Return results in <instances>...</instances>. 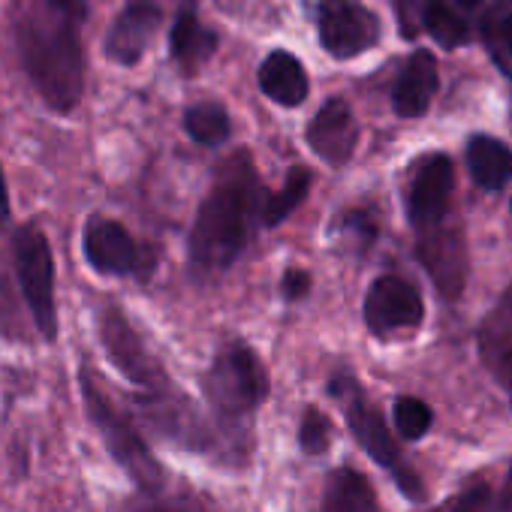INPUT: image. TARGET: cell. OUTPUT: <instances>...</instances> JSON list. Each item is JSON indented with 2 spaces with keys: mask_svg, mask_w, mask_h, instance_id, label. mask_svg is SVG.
I'll list each match as a JSON object with an SVG mask.
<instances>
[{
  "mask_svg": "<svg viewBox=\"0 0 512 512\" xmlns=\"http://www.w3.org/2000/svg\"><path fill=\"white\" fill-rule=\"evenodd\" d=\"M260 178L247 151H235L214 175L196 208L187 238V269L199 284L220 281L247 250L253 226H260Z\"/></svg>",
  "mask_w": 512,
  "mask_h": 512,
  "instance_id": "6da1fadb",
  "label": "cell"
},
{
  "mask_svg": "<svg viewBox=\"0 0 512 512\" xmlns=\"http://www.w3.org/2000/svg\"><path fill=\"white\" fill-rule=\"evenodd\" d=\"M85 16V0H25L16 16V40L25 70L43 103L58 115H70L82 103Z\"/></svg>",
  "mask_w": 512,
  "mask_h": 512,
  "instance_id": "7a4b0ae2",
  "label": "cell"
},
{
  "mask_svg": "<svg viewBox=\"0 0 512 512\" xmlns=\"http://www.w3.org/2000/svg\"><path fill=\"white\" fill-rule=\"evenodd\" d=\"M199 392L211 422L214 458L223 464H247L253 452L256 413L272 395L266 362L247 341H226L199 374Z\"/></svg>",
  "mask_w": 512,
  "mask_h": 512,
  "instance_id": "3957f363",
  "label": "cell"
},
{
  "mask_svg": "<svg viewBox=\"0 0 512 512\" xmlns=\"http://www.w3.org/2000/svg\"><path fill=\"white\" fill-rule=\"evenodd\" d=\"M79 392H82L88 422L97 428V434H100L106 452L115 458V464L130 476V482L136 485V494L163 491L166 488L163 464L154 458V452L145 443L133 416L109 398V392L103 389V380L94 374V368L88 362L79 368Z\"/></svg>",
  "mask_w": 512,
  "mask_h": 512,
  "instance_id": "277c9868",
  "label": "cell"
},
{
  "mask_svg": "<svg viewBox=\"0 0 512 512\" xmlns=\"http://www.w3.org/2000/svg\"><path fill=\"white\" fill-rule=\"evenodd\" d=\"M329 395L338 401V407L344 410V419H347V428L353 431L356 443L383 467L395 476L398 488L410 497V500H422V485L416 479V473L404 464L401 458V449L383 419V413L371 404V398L365 395L362 383L347 374V371H338L332 380H329Z\"/></svg>",
  "mask_w": 512,
  "mask_h": 512,
  "instance_id": "5b68a950",
  "label": "cell"
},
{
  "mask_svg": "<svg viewBox=\"0 0 512 512\" xmlns=\"http://www.w3.org/2000/svg\"><path fill=\"white\" fill-rule=\"evenodd\" d=\"M97 332H100V344L106 350V359L118 368V374L139 389V401H160L178 392V386L172 383V377L166 374V368L160 365V359L151 353L148 341L136 332V326L130 323L127 311L118 305H103L97 314Z\"/></svg>",
  "mask_w": 512,
  "mask_h": 512,
  "instance_id": "8992f818",
  "label": "cell"
},
{
  "mask_svg": "<svg viewBox=\"0 0 512 512\" xmlns=\"http://www.w3.org/2000/svg\"><path fill=\"white\" fill-rule=\"evenodd\" d=\"M13 266L22 299L43 341H58V299H55V253L49 235L37 223H22L13 232Z\"/></svg>",
  "mask_w": 512,
  "mask_h": 512,
  "instance_id": "52a82bcc",
  "label": "cell"
},
{
  "mask_svg": "<svg viewBox=\"0 0 512 512\" xmlns=\"http://www.w3.org/2000/svg\"><path fill=\"white\" fill-rule=\"evenodd\" d=\"M82 256H85V263L103 278L145 281L154 272V260L142 250V244L133 238V232L109 214H91L85 220Z\"/></svg>",
  "mask_w": 512,
  "mask_h": 512,
  "instance_id": "ba28073f",
  "label": "cell"
},
{
  "mask_svg": "<svg viewBox=\"0 0 512 512\" xmlns=\"http://www.w3.org/2000/svg\"><path fill=\"white\" fill-rule=\"evenodd\" d=\"M317 25L323 49L341 61L374 49L380 40L377 16L359 0H323Z\"/></svg>",
  "mask_w": 512,
  "mask_h": 512,
  "instance_id": "9c48e42d",
  "label": "cell"
},
{
  "mask_svg": "<svg viewBox=\"0 0 512 512\" xmlns=\"http://www.w3.org/2000/svg\"><path fill=\"white\" fill-rule=\"evenodd\" d=\"M362 314H365V326L377 338H389L395 332L416 329L425 317V305L410 281L398 275H383L368 287Z\"/></svg>",
  "mask_w": 512,
  "mask_h": 512,
  "instance_id": "30bf717a",
  "label": "cell"
},
{
  "mask_svg": "<svg viewBox=\"0 0 512 512\" xmlns=\"http://www.w3.org/2000/svg\"><path fill=\"white\" fill-rule=\"evenodd\" d=\"M452 181H455L452 160L443 154H431L416 166L410 193H407V217H410L413 229H419L425 235L440 226V220L446 217V208H449Z\"/></svg>",
  "mask_w": 512,
  "mask_h": 512,
  "instance_id": "8fae6325",
  "label": "cell"
},
{
  "mask_svg": "<svg viewBox=\"0 0 512 512\" xmlns=\"http://www.w3.org/2000/svg\"><path fill=\"white\" fill-rule=\"evenodd\" d=\"M308 148L329 166H347L356 142H359V124L353 118V109L341 100L332 97L329 103H323V109L311 118L308 124Z\"/></svg>",
  "mask_w": 512,
  "mask_h": 512,
  "instance_id": "7c38bea8",
  "label": "cell"
},
{
  "mask_svg": "<svg viewBox=\"0 0 512 512\" xmlns=\"http://www.w3.org/2000/svg\"><path fill=\"white\" fill-rule=\"evenodd\" d=\"M160 7L154 0H130V4L121 10V16L115 19L109 40H106V55L115 64L133 67L142 61V55L148 52L157 28H160Z\"/></svg>",
  "mask_w": 512,
  "mask_h": 512,
  "instance_id": "4fadbf2b",
  "label": "cell"
},
{
  "mask_svg": "<svg viewBox=\"0 0 512 512\" xmlns=\"http://www.w3.org/2000/svg\"><path fill=\"white\" fill-rule=\"evenodd\" d=\"M479 353L491 377L512 398V287L479 326Z\"/></svg>",
  "mask_w": 512,
  "mask_h": 512,
  "instance_id": "5bb4252c",
  "label": "cell"
},
{
  "mask_svg": "<svg viewBox=\"0 0 512 512\" xmlns=\"http://www.w3.org/2000/svg\"><path fill=\"white\" fill-rule=\"evenodd\" d=\"M419 260L425 263V269L431 272L434 284L443 290V296H458L467 278V256H464V244L458 235L449 232H425L419 241Z\"/></svg>",
  "mask_w": 512,
  "mask_h": 512,
  "instance_id": "9a60e30c",
  "label": "cell"
},
{
  "mask_svg": "<svg viewBox=\"0 0 512 512\" xmlns=\"http://www.w3.org/2000/svg\"><path fill=\"white\" fill-rule=\"evenodd\" d=\"M437 61L428 52H413L395 82L392 106L401 118H419L428 112L434 94H437Z\"/></svg>",
  "mask_w": 512,
  "mask_h": 512,
  "instance_id": "2e32d148",
  "label": "cell"
},
{
  "mask_svg": "<svg viewBox=\"0 0 512 512\" xmlns=\"http://www.w3.org/2000/svg\"><path fill=\"white\" fill-rule=\"evenodd\" d=\"M260 88L278 106H302L308 100V73L302 61L290 52H272L260 67Z\"/></svg>",
  "mask_w": 512,
  "mask_h": 512,
  "instance_id": "e0dca14e",
  "label": "cell"
},
{
  "mask_svg": "<svg viewBox=\"0 0 512 512\" xmlns=\"http://www.w3.org/2000/svg\"><path fill=\"white\" fill-rule=\"evenodd\" d=\"M320 512H377V494L365 473L338 467L329 473Z\"/></svg>",
  "mask_w": 512,
  "mask_h": 512,
  "instance_id": "ac0fdd59",
  "label": "cell"
},
{
  "mask_svg": "<svg viewBox=\"0 0 512 512\" xmlns=\"http://www.w3.org/2000/svg\"><path fill=\"white\" fill-rule=\"evenodd\" d=\"M217 43H220V37H217L211 28H205L193 13H184V16H178V22H175V28H172V43H169V49H172L175 64H178L184 73H196V70L214 55Z\"/></svg>",
  "mask_w": 512,
  "mask_h": 512,
  "instance_id": "d6986e66",
  "label": "cell"
},
{
  "mask_svg": "<svg viewBox=\"0 0 512 512\" xmlns=\"http://www.w3.org/2000/svg\"><path fill=\"white\" fill-rule=\"evenodd\" d=\"M467 166L482 190H500L512 178V151L491 136H473L467 145Z\"/></svg>",
  "mask_w": 512,
  "mask_h": 512,
  "instance_id": "ffe728a7",
  "label": "cell"
},
{
  "mask_svg": "<svg viewBox=\"0 0 512 512\" xmlns=\"http://www.w3.org/2000/svg\"><path fill=\"white\" fill-rule=\"evenodd\" d=\"M311 184H314V175L311 169L305 166H296L287 172V181L281 190H269L263 193V202H260V226L263 229H275L281 226L311 193Z\"/></svg>",
  "mask_w": 512,
  "mask_h": 512,
  "instance_id": "44dd1931",
  "label": "cell"
},
{
  "mask_svg": "<svg viewBox=\"0 0 512 512\" xmlns=\"http://www.w3.org/2000/svg\"><path fill=\"white\" fill-rule=\"evenodd\" d=\"M184 130L196 145L220 148L232 136V121L220 103L208 100V103H196L184 112Z\"/></svg>",
  "mask_w": 512,
  "mask_h": 512,
  "instance_id": "7402d4cb",
  "label": "cell"
},
{
  "mask_svg": "<svg viewBox=\"0 0 512 512\" xmlns=\"http://www.w3.org/2000/svg\"><path fill=\"white\" fill-rule=\"evenodd\" d=\"M422 25L443 49H461L470 40L464 19L455 10H449L443 0H428L422 10Z\"/></svg>",
  "mask_w": 512,
  "mask_h": 512,
  "instance_id": "603a6c76",
  "label": "cell"
},
{
  "mask_svg": "<svg viewBox=\"0 0 512 512\" xmlns=\"http://www.w3.org/2000/svg\"><path fill=\"white\" fill-rule=\"evenodd\" d=\"M124 512H211V506L202 497H193L187 491H157V494H136L127 500Z\"/></svg>",
  "mask_w": 512,
  "mask_h": 512,
  "instance_id": "cb8c5ba5",
  "label": "cell"
},
{
  "mask_svg": "<svg viewBox=\"0 0 512 512\" xmlns=\"http://www.w3.org/2000/svg\"><path fill=\"white\" fill-rule=\"evenodd\" d=\"M332 446V422L320 407H305L299 422V449L305 455H323Z\"/></svg>",
  "mask_w": 512,
  "mask_h": 512,
  "instance_id": "d4e9b609",
  "label": "cell"
},
{
  "mask_svg": "<svg viewBox=\"0 0 512 512\" xmlns=\"http://www.w3.org/2000/svg\"><path fill=\"white\" fill-rule=\"evenodd\" d=\"M482 31L488 46L497 49V61L512 58V0H500L497 7H491Z\"/></svg>",
  "mask_w": 512,
  "mask_h": 512,
  "instance_id": "484cf974",
  "label": "cell"
},
{
  "mask_svg": "<svg viewBox=\"0 0 512 512\" xmlns=\"http://www.w3.org/2000/svg\"><path fill=\"white\" fill-rule=\"evenodd\" d=\"M395 428L404 440H419L428 428H431V407L419 398H398L395 407Z\"/></svg>",
  "mask_w": 512,
  "mask_h": 512,
  "instance_id": "4316f807",
  "label": "cell"
},
{
  "mask_svg": "<svg viewBox=\"0 0 512 512\" xmlns=\"http://www.w3.org/2000/svg\"><path fill=\"white\" fill-rule=\"evenodd\" d=\"M437 512H494V500L485 485H470L458 497L446 500Z\"/></svg>",
  "mask_w": 512,
  "mask_h": 512,
  "instance_id": "83f0119b",
  "label": "cell"
},
{
  "mask_svg": "<svg viewBox=\"0 0 512 512\" xmlns=\"http://www.w3.org/2000/svg\"><path fill=\"white\" fill-rule=\"evenodd\" d=\"M311 290H314L311 272H305V269H299V266H290V269L284 272V278H281V296H284L287 302H305V299L311 296Z\"/></svg>",
  "mask_w": 512,
  "mask_h": 512,
  "instance_id": "f1b7e54d",
  "label": "cell"
},
{
  "mask_svg": "<svg viewBox=\"0 0 512 512\" xmlns=\"http://www.w3.org/2000/svg\"><path fill=\"white\" fill-rule=\"evenodd\" d=\"M341 229H344L347 235H353V241H356L359 247H368V244L374 241V235H377V223H374V217L365 214V211H347V214L341 217Z\"/></svg>",
  "mask_w": 512,
  "mask_h": 512,
  "instance_id": "f546056e",
  "label": "cell"
},
{
  "mask_svg": "<svg viewBox=\"0 0 512 512\" xmlns=\"http://www.w3.org/2000/svg\"><path fill=\"white\" fill-rule=\"evenodd\" d=\"M10 220V187L4 178V169H0V223Z\"/></svg>",
  "mask_w": 512,
  "mask_h": 512,
  "instance_id": "4dcf8cb0",
  "label": "cell"
},
{
  "mask_svg": "<svg viewBox=\"0 0 512 512\" xmlns=\"http://www.w3.org/2000/svg\"><path fill=\"white\" fill-rule=\"evenodd\" d=\"M500 509H503V512H512V467H509V476H506V485H503Z\"/></svg>",
  "mask_w": 512,
  "mask_h": 512,
  "instance_id": "1f68e13d",
  "label": "cell"
},
{
  "mask_svg": "<svg viewBox=\"0 0 512 512\" xmlns=\"http://www.w3.org/2000/svg\"><path fill=\"white\" fill-rule=\"evenodd\" d=\"M461 7H476V4H482V0H458Z\"/></svg>",
  "mask_w": 512,
  "mask_h": 512,
  "instance_id": "d6a6232c",
  "label": "cell"
}]
</instances>
